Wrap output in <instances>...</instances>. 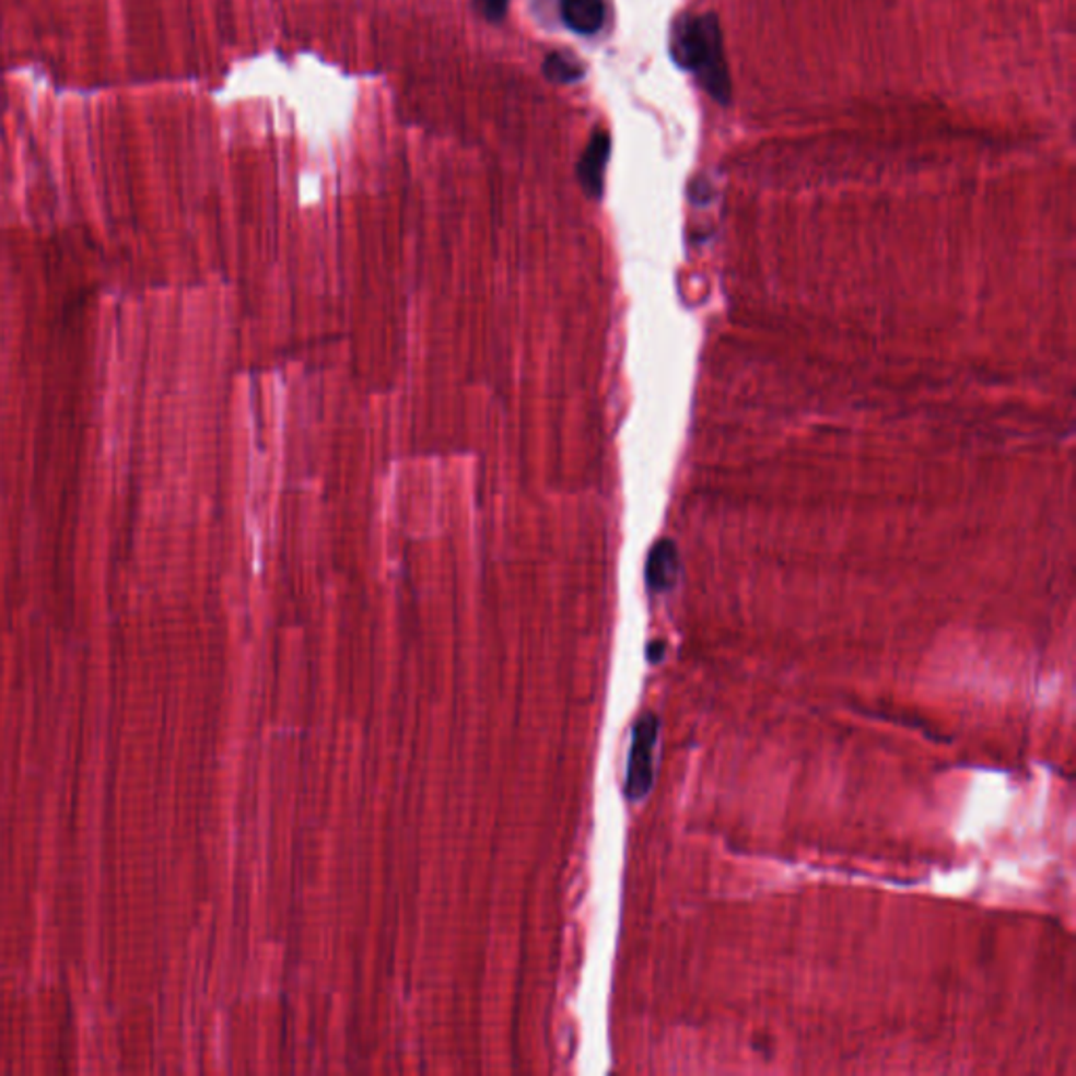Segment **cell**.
Listing matches in <instances>:
<instances>
[{
  "label": "cell",
  "instance_id": "cell-1",
  "mask_svg": "<svg viewBox=\"0 0 1076 1076\" xmlns=\"http://www.w3.org/2000/svg\"><path fill=\"white\" fill-rule=\"evenodd\" d=\"M671 55L677 66L697 74L704 91L720 104L729 102V74L722 27L715 15H683L675 22Z\"/></svg>",
  "mask_w": 1076,
  "mask_h": 1076
},
{
  "label": "cell",
  "instance_id": "cell-2",
  "mask_svg": "<svg viewBox=\"0 0 1076 1076\" xmlns=\"http://www.w3.org/2000/svg\"><path fill=\"white\" fill-rule=\"evenodd\" d=\"M660 720L656 713L646 711L638 717L624 776V795L631 802H642L654 786V749L658 745Z\"/></svg>",
  "mask_w": 1076,
  "mask_h": 1076
},
{
  "label": "cell",
  "instance_id": "cell-3",
  "mask_svg": "<svg viewBox=\"0 0 1076 1076\" xmlns=\"http://www.w3.org/2000/svg\"><path fill=\"white\" fill-rule=\"evenodd\" d=\"M608 159H610V137L606 131H597L593 133L592 141L578 162V182L589 198H601Z\"/></svg>",
  "mask_w": 1076,
  "mask_h": 1076
},
{
  "label": "cell",
  "instance_id": "cell-4",
  "mask_svg": "<svg viewBox=\"0 0 1076 1076\" xmlns=\"http://www.w3.org/2000/svg\"><path fill=\"white\" fill-rule=\"evenodd\" d=\"M679 574V551L669 538H660L650 549L646 562V583L650 592H671Z\"/></svg>",
  "mask_w": 1076,
  "mask_h": 1076
},
{
  "label": "cell",
  "instance_id": "cell-5",
  "mask_svg": "<svg viewBox=\"0 0 1076 1076\" xmlns=\"http://www.w3.org/2000/svg\"><path fill=\"white\" fill-rule=\"evenodd\" d=\"M560 11L565 26L581 36L597 34L606 22L604 0H562Z\"/></svg>",
  "mask_w": 1076,
  "mask_h": 1076
},
{
  "label": "cell",
  "instance_id": "cell-6",
  "mask_svg": "<svg viewBox=\"0 0 1076 1076\" xmlns=\"http://www.w3.org/2000/svg\"><path fill=\"white\" fill-rule=\"evenodd\" d=\"M542 72L551 82L570 84V82L581 81L585 77V66L574 55L555 51V54L547 55V59L542 63Z\"/></svg>",
  "mask_w": 1076,
  "mask_h": 1076
},
{
  "label": "cell",
  "instance_id": "cell-7",
  "mask_svg": "<svg viewBox=\"0 0 1076 1076\" xmlns=\"http://www.w3.org/2000/svg\"><path fill=\"white\" fill-rule=\"evenodd\" d=\"M478 13H482V17L488 20V22H501L507 13V7H510V0H473Z\"/></svg>",
  "mask_w": 1076,
  "mask_h": 1076
},
{
  "label": "cell",
  "instance_id": "cell-8",
  "mask_svg": "<svg viewBox=\"0 0 1076 1076\" xmlns=\"http://www.w3.org/2000/svg\"><path fill=\"white\" fill-rule=\"evenodd\" d=\"M665 650H667V644L665 642H652L647 646V660L650 663H660L663 656H665Z\"/></svg>",
  "mask_w": 1076,
  "mask_h": 1076
}]
</instances>
